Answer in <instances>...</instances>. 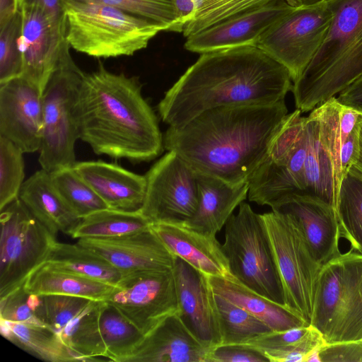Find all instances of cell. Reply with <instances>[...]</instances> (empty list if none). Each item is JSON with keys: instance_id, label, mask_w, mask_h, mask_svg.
I'll list each match as a JSON object with an SVG mask.
<instances>
[{"instance_id": "obj_1", "label": "cell", "mask_w": 362, "mask_h": 362, "mask_svg": "<svg viewBox=\"0 0 362 362\" xmlns=\"http://www.w3.org/2000/svg\"><path fill=\"white\" fill-rule=\"evenodd\" d=\"M292 85L287 69L256 46L210 52L165 93L158 110L164 123L178 128L214 108L284 100Z\"/></svg>"}, {"instance_id": "obj_2", "label": "cell", "mask_w": 362, "mask_h": 362, "mask_svg": "<svg viewBox=\"0 0 362 362\" xmlns=\"http://www.w3.org/2000/svg\"><path fill=\"white\" fill-rule=\"evenodd\" d=\"M287 115L285 100L214 108L182 127H168L163 146L197 173L234 185L248 182Z\"/></svg>"}, {"instance_id": "obj_3", "label": "cell", "mask_w": 362, "mask_h": 362, "mask_svg": "<svg viewBox=\"0 0 362 362\" xmlns=\"http://www.w3.org/2000/svg\"><path fill=\"white\" fill-rule=\"evenodd\" d=\"M78 139L98 155L142 162L163 146L157 117L135 77L103 65L84 74L75 105Z\"/></svg>"}, {"instance_id": "obj_4", "label": "cell", "mask_w": 362, "mask_h": 362, "mask_svg": "<svg viewBox=\"0 0 362 362\" xmlns=\"http://www.w3.org/2000/svg\"><path fill=\"white\" fill-rule=\"evenodd\" d=\"M327 34L291 90L302 113L335 97L362 75V0H327Z\"/></svg>"}, {"instance_id": "obj_5", "label": "cell", "mask_w": 362, "mask_h": 362, "mask_svg": "<svg viewBox=\"0 0 362 362\" xmlns=\"http://www.w3.org/2000/svg\"><path fill=\"white\" fill-rule=\"evenodd\" d=\"M70 47L97 58L131 56L165 28L121 8L98 3L65 8Z\"/></svg>"}, {"instance_id": "obj_6", "label": "cell", "mask_w": 362, "mask_h": 362, "mask_svg": "<svg viewBox=\"0 0 362 362\" xmlns=\"http://www.w3.org/2000/svg\"><path fill=\"white\" fill-rule=\"evenodd\" d=\"M310 325L327 344L362 339V253L351 249L322 264Z\"/></svg>"}, {"instance_id": "obj_7", "label": "cell", "mask_w": 362, "mask_h": 362, "mask_svg": "<svg viewBox=\"0 0 362 362\" xmlns=\"http://www.w3.org/2000/svg\"><path fill=\"white\" fill-rule=\"evenodd\" d=\"M66 39L57 66L42 93L43 127L39 163L51 173L73 167L78 139L75 105L84 76L74 62Z\"/></svg>"}, {"instance_id": "obj_8", "label": "cell", "mask_w": 362, "mask_h": 362, "mask_svg": "<svg viewBox=\"0 0 362 362\" xmlns=\"http://www.w3.org/2000/svg\"><path fill=\"white\" fill-rule=\"evenodd\" d=\"M223 250L239 283L285 306L281 279L262 215L243 202L225 225Z\"/></svg>"}, {"instance_id": "obj_9", "label": "cell", "mask_w": 362, "mask_h": 362, "mask_svg": "<svg viewBox=\"0 0 362 362\" xmlns=\"http://www.w3.org/2000/svg\"><path fill=\"white\" fill-rule=\"evenodd\" d=\"M261 215L281 279L285 306L310 325L322 264L315 259L293 216L276 210Z\"/></svg>"}, {"instance_id": "obj_10", "label": "cell", "mask_w": 362, "mask_h": 362, "mask_svg": "<svg viewBox=\"0 0 362 362\" xmlns=\"http://www.w3.org/2000/svg\"><path fill=\"white\" fill-rule=\"evenodd\" d=\"M296 109L288 114L268 153L249 180V201L271 208L285 197L305 192L306 117Z\"/></svg>"}, {"instance_id": "obj_11", "label": "cell", "mask_w": 362, "mask_h": 362, "mask_svg": "<svg viewBox=\"0 0 362 362\" xmlns=\"http://www.w3.org/2000/svg\"><path fill=\"white\" fill-rule=\"evenodd\" d=\"M332 18L327 0L292 6L260 36L256 47L285 66L293 83L321 46Z\"/></svg>"}, {"instance_id": "obj_12", "label": "cell", "mask_w": 362, "mask_h": 362, "mask_svg": "<svg viewBox=\"0 0 362 362\" xmlns=\"http://www.w3.org/2000/svg\"><path fill=\"white\" fill-rule=\"evenodd\" d=\"M0 299L23 286L28 276L45 262L54 235L18 198L0 214Z\"/></svg>"}, {"instance_id": "obj_13", "label": "cell", "mask_w": 362, "mask_h": 362, "mask_svg": "<svg viewBox=\"0 0 362 362\" xmlns=\"http://www.w3.org/2000/svg\"><path fill=\"white\" fill-rule=\"evenodd\" d=\"M141 214L151 223L182 224L199 205L197 172L175 152L168 151L145 175Z\"/></svg>"}, {"instance_id": "obj_14", "label": "cell", "mask_w": 362, "mask_h": 362, "mask_svg": "<svg viewBox=\"0 0 362 362\" xmlns=\"http://www.w3.org/2000/svg\"><path fill=\"white\" fill-rule=\"evenodd\" d=\"M105 301L145 336L179 311L173 269L124 273Z\"/></svg>"}, {"instance_id": "obj_15", "label": "cell", "mask_w": 362, "mask_h": 362, "mask_svg": "<svg viewBox=\"0 0 362 362\" xmlns=\"http://www.w3.org/2000/svg\"><path fill=\"white\" fill-rule=\"evenodd\" d=\"M43 127L42 93L23 76L0 83V136L24 153L40 151Z\"/></svg>"}, {"instance_id": "obj_16", "label": "cell", "mask_w": 362, "mask_h": 362, "mask_svg": "<svg viewBox=\"0 0 362 362\" xmlns=\"http://www.w3.org/2000/svg\"><path fill=\"white\" fill-rule=\"evenodd\" d=\"M22 16L21 48L22 76L43 90L58 62L66 30L40 8L20 6Z\"/></svg>"}, {"instance_id": "obj_17", "label": "cell", "mask_w": 362, "mask_h": 362, "mask_svg": "<svg viewBox=\"0 0 362 362\" xmlns=\"http://www.w3.org/2000/svg\"><path fill=\"white\" fill-rule=\"evenodd\" d=\"M292 6L276 0L215 24L187 38L185 48L203 54L244 46H256L260 36Z\"/></svg>"}, {"instance_id": "obj_18", "label": "cell", "mask_w": 362, "mask_h": 362, "mask_svg": "<svg viewBox=\"0 0 362 362\" xmlns=\"http://www.w3.org/2000/svg\"><path fill=\"white\" fill-rule=\"evenodd\" d=\"M77 243L103 258L122 274L173 269L176 258L151 227L117 237L81 238Z\"/></svg>"}, {"instance_id": "obj_19", "label": "cell", "mask_w": 362, "mask_h": 362, "mask_svg": "<svg viewBox=\"0 0 362 362\" xmlns=\"http://www.w3.org/2000/svg\"><path fill=\"white\" fill-rule=\"evenodd\" d=\"M179 314L190 331L206 345L221 344L218 322L207 276L176 257L173 267Z\"/></svg>"}, {"instance_id": "obj_20", "label": "cell", "mask_w": 362, "mask_h": 362, "mask_svg": "<svg viewBox=\"0 0 362 362\" xmlns=\"http://www.w3.org/2000/svg\"><path fill=\"white\" fill-rule=\"evenodd\" d=\"M272 210L291 214L297 220L315 259L323 264L341 254V238L336 211L329 202L315 194H292Z\"/></svg>"}, {"instance_id": "obj_21", "label": "cell", "mask_w": 362, "mask_h": 362, "mask_svg": "<svg viewBox=\"0 0 362 362\" xmlns=\"http://www.w3.org/2000/svg\"><path fill=\"white\" fill-rule=\"evenodd\" d=\"M212 349L196 337L177 312L145 335L124 362H209Z\"/></svg>"}, {"instance_id": "obj_22", "label": "cell", "mask_w": 362, "mask_h": 362, "mask_svg": "<svg viewBox=\"0 0 362 362\" xmlns=\"http://www.w3.org/2000/svg\"><path fill=\"white\" fill-rule=\"evenodd\" d=\"M151 227L175 257L201 273L207 276L235 279L216 235L198 232L184 224L159 223Z\"/></svg>"}, {"instance_id": "obj_23", "label": "cell", "mask_w": 362, "mask_h": 362, "mask_svg": "<svg viewBox=\"0 0 362 362\" xmlns=\"http://www.w3.org/2000/svg\"><path fill=\"white\" fill-rule=\"evenodd\" d=\"M73 168L109 209L141 211L146 190L145 175L101 160L76 162Z\"/></svg>"}, {"instance_id": "obj_24", "label": "cell", "mask_w": 362, "mask_h": 362, "mask_svg": "<svg viewBox=\"0 0 362 362\" xmlns=\"http://www.w3.org/2000/svg\"><path fill=\"white\" fill-rule=\"evenodd\" d=\"M197 176L199 205L193 216L182 224L198 232L216 235L236 207L247 197L249 182L230 184L197 172Z\"/></svg>"}, {"instance_id": "obj_25", "label": "cell", "mask_w": 362, "mask_h": 362, "mask_svg": "<svg viewBox=\"0 0 362 362\" xmlns=\"http://www.w3.org/2000/svg\"><path fill=\"white\" fill-rule=\"evenodd\" d=\"M18 199L56 236L59 232L70 235L81 221L59 194L50 173L42 168L24 181Z\"/></svg>"}, {"instance_id": "obj_26", "label": "cell", "mask_w": 362, "mask_h": 362, "mask_svg": "<svg viewBox=\"0 0 362 362\" xmlns=\"http://www.w3.org/2000/svg\"><path fill=\"white\" fill-rule=\"evenodd\" d=\"M310 115L318 122L320 140L331 163L335 209L344 180L341 153L348 136L361 122L362 113L341 104L335 96L315 107Z\"/></svg>"}, {"instance_id": "obj_27", "label": "cell", "mask_w": 362, "mask_h": 362, "mask_svg": "<svg viewBox=\"0 0 362 362\" xmlns=\"http://www.w3.org/2000/svg\"><path fill=\"white\" fill-rule=\"evenodd\" d=\"M207 279L213 292L244 309L274 332L310 325L286 306L266 298L235 279L215 276H207Z\"/></svg>"}, {"instance_id": "obj_28", "label": "cell", "mask_w": 362, "mask_h": 362, "mask_svg": "<svg viewBox=\"0 0 362 362\" xmlns=\"http://www.w3.org/2000/svg\"><path fill=\"white\" fill-rule=\"evenodd\" d=\"M115 286L54 269L42 263L26 278L24 290L36 295H67L106 300Z\"/></svg>"}, {"instance_id": "obj_29", "label": "cell", "mask_w": 362, "mask_h": 362, "mask_svg": "<svg viewBox=\"0 0 362 362\" xmlns=\"http://www.w3.org/2000/svg\"><path fill=\"white\" fill-rule=\"evenodd\" d=\"M327 343L311 325L259 335L240 346L262 353L269 362H305L308 354Z\"/></svg>"}, {"instance_id": "obj_30", "label": "cell", "mask_w": 362, "mask_h": 362, "mask_svg": "<svg viewBox=\"0 0 362 362\" xmlns=\"http://www.w3.org/2000/svg\"><path fill=\"white\" fill-rule=\"evenodd\" d=\"M44 263L64 272L112 286L117 285L123 274L103 258L77 243L56 241Z\"/></svg>"}, {"instance_id": "obj_31", "label": "cell", "mask_w": 362, "mask_h": 362, "mask_svg": "<svg viewBox=\"0 0 362 362\" xmlns=\"http://www.w3.org/2000/svg\"><path fill=\"white\" fill-rule=\"evenodd\" d=\"M0 331L4 338L43 361H76L59 334L47 327L13 322L0 318Z\"/></svg>"}, {"instance_id": "obj_32", "label": "cell", "mask_w": 362, "mask_h": 362, "mask_svg": "<svg viewBox=\"0 0 362 362\" xmlns=\"http://www.w3.org/2000/svg\"><path fill=\"white\" fill-rule=\"evenodd\" d=\"M58 334L76 361H95L96 357L108 360L99 327L98 301L93 300Z\"/></svg>"}, {"instance_id": "obj_33", "label": "cell", "mask_w": 362, "mask_h": 362, "mask_svg": "<svg viewBox=\"0 0 362 362\" xmlns=\"http://www.w3.org/2000/svg\"><path fill=\"white\" fill-rule=\"evenodd\" d=\"M151 223L138 212L105 209L82 218L71 232L73 238H105L144 230Z\"/></svg>"}, {"instance_id": "obj_34", "label": "cell", "mask_w": 362, "mask_h": 362, "mask_svg": "<svg viewBox=\"0 0 362 362\" xmlns=\"http://www.w3.org/2000/svg\"><path fill=\"white\" fill-rule=\"evenodd\" d=\"M305 132V192L318 196L334 206L331 163L320 140L318 122L310 114L306 117Z\"/></svg>"}, {"instance_id": "obj_35", "label": "cell", "mask_w": 362, "mask_h": 362, "mask_svg": "<svg viewBox=\"0 0 362 362\" xmlns=\"http://www.w3.org/2000/svg\"><path fill=\"white\" fill-rule=\"evenodd\" d=\"M98 321L109 361L124 362L144 335L114 306L98 301Z\"/></svg>"}, {"instance_id": "obj_36", "label": "cell", "mask_w": 362, "mask_h": 362, "mask_svg": "<svg viewBox=\"0 0 362 362\" xmlns=\"http://www.w3.org/2000/svg\"><path fill=\"white\" fill-rule=\"evenodd\" d=\"M212 300L218 322L220 345H240L272 332L265 323L213 291Z\"/></svg>"}, {"instance_id": "obj_37", "label": "cell", "mask_w": 362, "mask_h": 362, "mask_svg": "<svg viewBox=\"0 0 362 362\" xmlns=\"http://www.w3.org/2000/svg\"><path fill=\"white\" fill-rule=\"evenodd\" d=\"M196 9L184 27V37L194 35L230 17L255 10L276 0H194ZM291 6L303 4L301 0H285Z\"/></svg>"}, {"instance_id": "obj_38", "label": "cell", "mask_w": 362, "mask_h": 362, "mask_svg": "<svg viewBox=\"0 0 362 362\" xmlns=\"http://www.w3.org/2000/svg\"><path fill=\"white\" fill-rule=\"evenodd\" d=\"M341 238L362 253V178L348 174L343 180L335 206Z\"/></svg>"}, {"instance_id": "obj_39", "label": "cell", "mask_w": 362, "mask_h": 362, "mask_svg": "<svg viewBox=\"0 0 362 362\" xmlns=\"http://www.w3.org/2000/svg\"><path fill=\"white\" fill-rule=\"evenodd\" d=\"M49 173L59 194L78 218L108 208L73 167L62 168Z\"/></svg>"}, {"instance_id": "obj_40", "label": "cell", "mask_w": 362, "mask_h": 362, "mask_svg": "<svg viewBox=\"0 0 362 362\" xmlns=\"http://www.w3.org/2000/svg\"><path fill=\"white\" fill-rule=\"evenodd\" d=\"M64 8L98 3L121 8L162 25L165 31L177 32L174 0H62Z\"/></svg>"}, {"instance_id": "obj_41", "label": "cell", "mask_w": 362, "mask_h": 362, "mask_svg": "<svg viewBox=\"0 0 362 362\" xmlns=\"http://www.w3.org/2000/svg\"><path fill=\"white\" fill-rule=\"evenodd\" d=\"M93 300L67 295H38L37 317L49 329L59 333Z\"/></svg>"}, {"instance_id": "obj_42", "label": "cell", "mask_w": 362, "mask_h": 362, "mask_svg": "<svg viewBox=\"0 0 362 362\" xmlns=\"http://www.w3.org/2000/svg\"><path fill=\"white\" fill-rule=\"evenodd\" d=\"M23 152L0 136V210L18 198L24 182Z\"/></svg>"}, {"instance_id": "obj_43", "label": "cell", "mask_w": 362, "mask_h": 362, "mask_svg": "<svg viewBox=\"0 0 362 362\" xmlns=\"http://www.w3.org/2000/svg\"><path fill=\"white\" fill-rule=\"evenodd\" d=\"M21 28V10L0 25V83L22 76Z\"/></svg>"}, {"instance_id": "obj_44", "label": "cell", "mask_w": 362, "mask_h": 362, "mask_svg": "<svg viewBox=\"0 0 362 362\" xmlns=\"http://www.w3.org/2000/svg\"><path fill=\"white\" fill-rule=\"evenodd\" d=\"M38 295L26 292L23 287L0 299V318L37 326L47 327L36 315Z\"/></svg>"}, {"instance_id": "obj_45", "label": "cell", "mask_w": 362, "mask_h": 362, "mask_svg": "<svg viewBox=\"0 0 362 362\" xmlns=\"http://www.w3.org/2000/svg\"><path fill=\"white\" fill-rule=\"evenodd\" d=\"M209 362H269L259 351L240 345H219L209 354Z\"/></svg>"}, {"instance_id": "obj_46", "label": "cell", "mask_w": 362, "mask_h": 362, "mask_svg": "<svg viewBox=\"0 0 362 362\" xmlns=\"http://www.w3.org/2000/svg\"><path fill=\"white\" fill-rule=\"evenodd\" d=\"M320 358L321 362H362V339L327 344Z\"/></svg>"}, {"instance_id": "obj_47", "label": "cell", "mask_w": 362, "mask_h": 362, "mask_svg": "<svg viewBox=\"0 0 362 362\" xmlns=\"http://www.w3.org/2000/svg\"><path fill=\"white\" fill-rule=\"evenodd\" d=\"M40 8L57 25L66 30V11L62 0H19V6Z\"/></svg>"}, {"instance_id": "obj_48", "label": "cell", "mask_w": 362, "mask_h": 362, "mask_svg": "<svg viewBox=\"0 0 362 362\" xmlns=\"http://www.w3.org/2000/svg\"><path fill=\"white\" fill-rule=\"evenodd\" d=\"M337 98L341 104L362 113V75L339 93Z\"/></svg>"}, {"instance_id": "obj_49", "label": "cell", "mask_w": 362, "mask_h": 362, "mask_svg": "<svg viewBox=\"0 0 362 362\" xmlns=\"http://www.w3.org/2000/svg\"><path fill=\"white\" fill-rule=\"evenodd\" d=\"M177 32L183 31L185 25L192 19L196 4L194 0H174Z\"/></svg>"}, {"instance_id": "obj_50", "label": "cell", "mask_w": 362, "mask_h": 362, "mask_svg": "<svg viewBox=\"0 0 362 362\" xmlns=\"http://www.w3.org/2000/svg\"><path fill=\"white\" fill-rule=\"evenodd\" d=\"M19 10V0H0V25L10 20Z\"/></svg>"}, {"instance_id": "obj_51", "label": "cell", "mask_w": 362, "mask_h": 362, "mask_svg": "<svg viewBox=\"0 0 362 362\" xmlns=\"http://www.w3.org/2000/svg\"><path fill=\"white\" fill-rule=\"evenodd\" d=\"M349 174L358 177L359 178H362V122L361 124L360 129V134H359V153L358 158L354 163V164L351 166Z\"/></svg>"}]
</instances>
